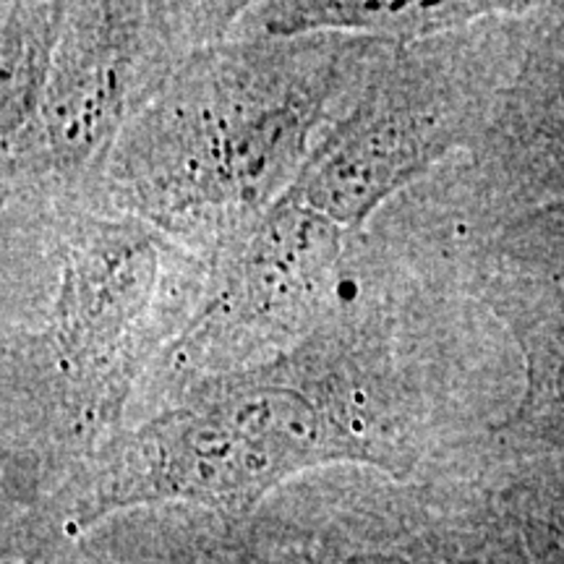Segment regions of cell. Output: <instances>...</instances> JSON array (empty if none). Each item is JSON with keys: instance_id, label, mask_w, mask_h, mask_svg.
<instances>
[{"instance_id": "277c9868", "label": "cell", "mask_w": 564, "mask_h": 564, "mask_svg": "<svg viewBox=\"0 0 564 564\" xmlns=\"http://www.w3.org/2000/svg\"><path fill=\"white\" fill-rule=\"evenodd\" d=\"M251 3H68L34 121L0 147L3 207L95 202L126 129Z\"/></svg>"}, {"instance_id": "ba28073f", "label": "cell", "mask_w": 564, "mask_h": 564, "mask_svg": "<svg viewBox=\"0 0 564 564\" xmlns=\"http://www.w3.org/2000/svg\"><path fill=\"white\" fill-rule=\"evenodd\" d=\"M87 541L112 564H278L253 518L186 505L123 512Z\"/></svg>"}, {"instance_id": "6da1fadb", "label": "cell", "mask_w": 564, "mask_h": 564, "mask_svg": "<svg viewBox=\"0 0 564 564\" xmlns=\"http://www.w3.org/2000/svg\"><path fill=\"white\" fill-rule=\"evenodd\" d=\"M440 449L432 379L411 337L390 314L345 301L293 350L188 384L131 421L26 525L63 546L144 507L253 518L282 486L329 468L423 481Z\"/></svg>"}, {"instance_id": "30bf717a", "label": "cell", "mask_w": 564, "mask_h": 564, "mask_svg": "<svg viewBox=\"0 0 564 564\" xmlns=\"http://www.w3.org/2000/svg\"><path fill=\"white\" fill-rule=\"evenodd\" d=\"M68 3L6 0L0 6V147L37 116L51 79Z\"/></svg>"}, {"instance_id": "7c38bea8", "label": "cell", "mask_w": 564, "mask_h": 564, "mask_svg": "<svg viewBox=\"0 0 564 564\" xmlns=\"http://www.w3.org/2000/svg\"><path fill=\"white\" fill-rule=\"evenodd\" d=\"M102 556H105V554H102ZM105 560H108V556H105ZM108 562H110V560H108ZM110 564H112V562H110Z\"/></svg>"}, {"instance_id": "5b68a950", "label": "cell", "mask_w": 564, "mask_h": 564, "mask_svg": "<svg viewBox=\"0 0 564 564\" xmlns=\"http://www.w3.org/2000/svg\"><path fill=\"white\" fill-rule=\"evenodd\" d=\"M361 236L364 230H345L288 194L217 259L199 312L139 392H152L158 408L188 384L293 350L348 291Z\"/></svg>"}, {"instance_id": "9c48e42d", "label": "cell", "mask_w": 564, "mask_h": 564, "mask_svg": "<svg viewBox=\"0 0 564 564\" xmlns=\"http://www.w3.org/2000/svg\"><path fill=\"white\" fill-rule=\"evenodd\" d=\"M497 6L481 3H371V0H274L249 6L238 30L264 37L301 34H361V37L413 42L468 24Z\"/></svg>"}, {"instance_id": "8fae6325", "label": "cell", "mask_w": 564, "mask_h": 564, "mask_svg": "<svg viewBox=\"0 0 564 564\" xmlns=\"http://www.w3.org/2000/svg\"><path fill=\"white\" fill-rule=\"evenodd\" d=\"M0 564H110L105 556L89 544L87 539L74 541V544H63L53 552L37 556V560L26 562H0Z\"/></svg>"}, {"instance_id": "3957f363", "label": "cell", "mask_w": 564, "mask_h": 564, "mask_svg": "<svg viewBox=\"0 0 564 564\" xmlns=\"http://www.w3.org/2000/svg\"><path fill=\"white\" fill-rule=\"evenodd\" d=\"M392 45L236 26L183 63L126 129L91 204L225 257L293 192Z\"/></svg>"}, {"instance_id": "7a4b0ae2", "label": "cell", "mask_w": 564, "mask_h": 564, "mask_svg": "<svg viewBox=\"0 0 564 564\" xmlns=\"http://www.w3.org/2000/svg\"><path fill=\"white\" fill-rule=\"evenodd\" d=\"M3 238L42 259V280H3L40 303L3 306V523L40 510L131 419L162 352L199 312L217 259L100 207H3ZM9 241V243H11Z\"/></svg>"}, {"instance_id": "52a82bcc", "label": "cell", "mask_w": 564, "mask_h": 564, "mask_svg": "<svg viewBox=\"0 0 564 564\" xmlns=\"http://www.w3.org/2000/svg\"><path fill=\"white\" fill-rule=\"evenodd\" d=\"M253 520L278 564H494L484 531L442 478L319 470L282 486Z\"/></svg>"}, {"instance_id": "8992f818", "label": "cell", "mask_w": 564, "mask_h": 564, "mask_svg": "<svg viewBox=\"0 0 564 564\" xmlns=\"http://www.w3.org/2000/svg\"><path fill=\"white\" fill-rule=\"evenodd\" d=\"M444 34L394 42L308 160L295 199L345 230H366L387 199L468 139L481 105Z\"/></svg>"}]
</instances>
